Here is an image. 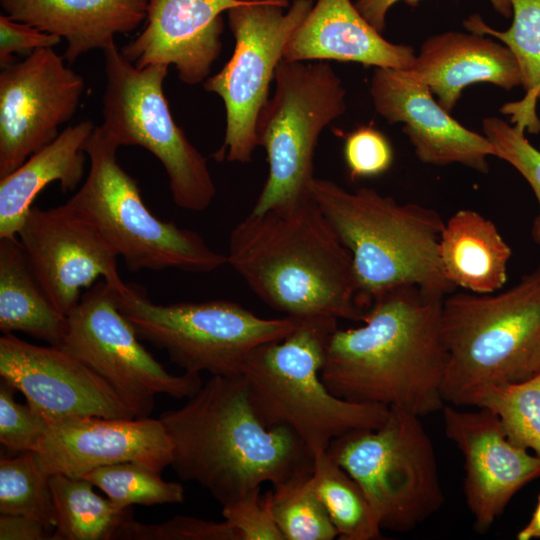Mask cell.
Here are the masks:
<instances>
[{
	"label": "cell",
	"mask_w": 540,
	"mask_h": 540,
	"mask_svg": "<svg viewBox=\"0 0 540 540\" xmlns=\"http://www.w3.org/2000/svg\"><path fill=\"white\" fill-rule=\"evenodd\" d=\"M470 406L492 411L510 442L540 456V373L523 382L485 387Z\"/></svg>",
	"instance_id": "31"
},
{
	"label": "cell",
	"mask_w": 540,
	"mask_h": 540,
	"mask_svg": "<svg viewBox=\"0 0 540 540\" xmlns=\"http://www.w3.org/2000/svg\"><path fill=\"white\" fill-rule=\"evenodd\" d=\"M344 160L352 179L375 177L393 163V149L386 136L372 125L350 132L344 142Z\"/></svg>",
	"instance_id": "37"
},
{
	"label": "cell",
	"mask_w": 540,
	"mask_h": 540,
	"mask_svg": "<svg viewBox=\"0 0 540 540\" xmlns=\"http://www.w3.org/2000/svg\"><path fill=\"white\" fill-rule=\"evenodd\" d=\"M313 0H247L229 9L228 25L235 45L223 68L203 82L224 103V142L218 161L246 164L258 146L257 122L269 99L276 68L291 35L313 6Z\"/></svg>",
	"instance_id": "12"
},
{
	"label": "cell",
	"mask_w": 540,
	"mask_h": 540,
	"mask_svg": "<svg viewBox=\"0 0 540 540\" xmlns=\"http://www.w3.org/2000/svg\"><path fill=\"white\" fill-rule=\"evenodd\" d=\"M274 81V93L257 122V143L265 149L268 176L254 214L287 209L310 198L319 137L347 109L342 80L325 61L282 59Z\"/></svg>",
	"instance_id": "8"
},
{
	"label": "cell",
	"mask_w": 540,
	"mask_h": 540,
	"mask_svg": "<svg viewBox=\"0 0 540 540\" xmlns=\"http://www.w3.org/2000/svg\"><path fill=\"white\" fill-rule=\"evenodd\" d=\"M34 453L49 476L80 478L92 469L122 462L161 472L171 466L173 442L160 418L75 417L50 423Z\"/></svg>",
	"instance_id": "18"
},
{
	"label": "cell",
	"mask_w": 540,
	"mask_h": 540,
	"mask_svg": "<svg viewBox=\"0 0 540 540\" xmlns=\"http://www.w3.org/2000/svg\"><path fill=\"white\" fill-rule=\"evenodd\" d=\"M260 488L222 506L224 521L234 529L239 540H285L265 496H260Z\"/></svg>",
	"instance_id": "38"
},
{
	"label": "cell",
	"mask_w": 540,
	"mask_h": 540,
	"mask_svg": "<svg viewBox=\"0 0 540 540\" xmlns=\"http://www.w3.org/2000/svg\"><path fill=\"white\" fill-rule=\"evenodd\" d=\"M312 480L339 539L381 538L379 520L364 490L326 451L314 454Z\"/></svg>",
	"instance_id": "29"
},
{
	"label": "cell",
	"mask_w": 540,
	"mask_h": 540,
	"mask_svg": "<svg viewBox=\"0 0 540 540\" xmlns=\"http://www.w3.org/2000/svg\"><path fill=\"white\" fill-rule=\"evenodd\" d=\"M443 300L411 284L376 295L363 325L329 336L321 372L327 388L348 401L400 407L419 417L441 410L448 362Z\"/></svg>",
	"instance_id": "1"
},
{
	"label": "cell",
	"mask_w": 540,
	"mask_h": 540,
	"mask_svg": "<svg viewBox=\"0 0 540 540\" xmlns=\"http://www.w3.org/2000/svg\"><path fill=\"white\" fill-rule=\"evenodd\" d=\"M511 256L496 225L480 213L461 209L445 222L439 258L446 279L456 288L476 294L501 290Z\"/></svg>",
	"instance_id": "25"
},
{
	"label": "cell",
	"mask_w": 540,
	"mask_h": 540,
	"mask_svg": "<svg viewBox=\"0 0 540 540\" xmlns=\"http://www.w3.org/2000/svg\"><path fill=\"white\" fill-rule=\"evenodd\" d=\"M55 512L51 540H111L132 518V507L118 508L94 492L84 478L53 474L49 478Z\"/></svg>",
	"instance_id": "28"
},
{
	"label": "cell",
	"mask_w": 540,
	"mask_h": 540,
	"mask_svg": "<svg viewBox=\"0 0 540 540\" xmlns=\"http://www.w3.org/2000/svg\"><path fill=\"white\" fill-rule=\"evenodd\" d=\"M95 126L82 121L65 128L50 144L0 179V238H15L37 195L58 182L63 192L73 191L84 176L85 144Z\"/></svg>",
	"instance_id": "24"
},
{
	"label": "cell",
	"mask_w": 540,
	"mask_h": 540,
	"mask_svg": "<svg viewBox=\"0 0 540 540\" xmlns=\"http://www.w3.org/2000/svg\"><path fill=\"white\" fill-rule=\"evenodd\" d=\"M247 0H150L146 26L121 54L136 68L174 65L185 84L204 82L222 50V14Z\"/></svg>",
	"instance_id": "20"
},
{
	"label": "cell",
	"mask_w": 540,
	"mask_h": 540,
	"mask_svg": "<svg viewBox=\"0 0 540 540\" xmlns=\"http://www.w3.org/2000/svg\"><path fill=\"white\" fill-rule=\"evenodd\" d=\"M115 539L124 540H239L225 521L215 522L178 515L158 524H143L132 518L119 528Z\"/></svg>",
	"instance_id": "36"
},
{
	"label": "cell",
	"mask_w": 540,
	"mask_h": 540,
	"mask_svg": "<svg viewBox=\"0 0 540 540\" xmlns=\"http://www.w3.org/2000/svg\"><path fill=\"white\" fill-rule=\"evenodd\" d=\"M227 264L268 306L303 321H362L352 257L310 198L248 214L231 231Z\"/></svg>",
	"instance_id": "3"
},
{
	"label": "cell",
	"mask_w": 540,
	"mask_h": 540,
	"mask_svg": "<svg viewBox=\"0 0 540 540\" xmlns=\"http://www.w3.org/2000/svg\"><path fill=\"white\" fill-rule=\"evenodd\" d=\"M60 347L107 381L138 417L151 414L156 395L188 399L203 384L199 374L169 373L143 347L119 309L116 290L104 280L90 287L67 315Z\"/></svg>",
	"instance_id": "13"
},
{
	"label": "cell",
	"mask_w": 540,
	"mask_h": 540,
	"mask_svg": "<svg viewBox=\"0 0 540 540\" xmlns=\"http://www.w3.org/2000/svg\"><path fill=\"white\" fill-rule=\"evenodd\" d=\"M61 37L44 32L32 25L0 15V66L13 63V55L29 56L42 48H52Z\"/></svg>",
	"instance_id": "39"
},
{
	"label": "cell",
	"mask_w": 540,
	"mask_h": 540,
	"mask_svg": "<svg viewBox=\"0 0 540 540\" xmlns=\"http://www.w3.org/2000/svg\"><path fill=\"white\" fill-rule=\"evenodd\" d=\"M150 0H0L5 15L64 38V59L104 50L146 19Z\"/></svg>",
	"instance_id": "23"
},
{
	"label": "cell",
	"mask_w": 540,
	"mask_h": 540,
	"mask_svg": "<svg viewBox=\"0 0 540 540\" xmlns=\"http://www.w3.org/2000/svg\"><path fill=\"white\" fill-rule=\"evenodd\" d=\"M312 473L273 485V489L264 495L285 540H332L338 537L314 489Z\"/></svg>",
	"instance_id": "30"
},
{
	"label": "cell",
	"mask_w": 540,
	"mask_h": 540,
	"mask_svg": "<svg viewBox=\"0 0 540 540\" xmlns=\"http://www.w3.org/2000/svg\"><path fill=\"white\" fill-rule=\"evenodd\" d=\"M116 294L138 337L192 374L239 375L254 348L285 338L301 323L288 316L262 318L228 300L156 304L136 284L125 283Z\"/></svg>",
	"instance_id": "10"
},
{
	"label": "cell",
	"mask_w": 540,
	"mask_h": 540,
	"mask_svg": "<svg viewBox=\"0 0 540 540\" xmlns=\"http://www.w3.org/2000/svg\"><path fill=\"white\" fill-rule=\"evenodd\" d=\"M66 329L67 316L36 280L18 237L0 238V330L23 332L60 347Z\"/></svg>",
	"instance_id": "26"
},
{
	"label": "cell",
	"mask_w": 540,
	"mask_h": 540,
	"mask_svg": "<svg viewBox=\"0 0 540 540\" xmlns=\"http://www.w3.org/2000/svg\"><path fill=\"white\" fill-rule=\"evenodd\" d=\"M52 48L0 73V179L53 142L76 112L85 83Z\"/></svg>",
	"instance_id": "14"
},
{
	"label": "cell",
	"mask_w": 540,
	"mask_h": 540,
	"mask_svg": "<svg viewBox=\"0 0 540 540\" xmlns=\"http://www.w3.org/2000/svg\"><path fill=\"white\" fill-rule=\"evenodd\" d=\"M399 1L415 5L420 0H356L355 6L373 27L382 32L385 28L388 11ZM489 2L500 15L507 18L512 15L510 0H489Z\"/></svg>",
	"instance_id": "40"
},
{
	"label": "cell",
	"mask_w": 540,
	"mask_h": 540,
	"mask_svg": "<svg viewBox=\"0 0 540 540\" xmlns=\"http://www.w3.org/2000/svg\"><path fill=\"white\" fill-rule=\"evenodd\" d=\"M159 418L173 442L177 476L198 483L222 506L265 482L313 472L312 451L292 429L262 423L240 375L211 376Z\"/></svg>",
	"instance_id": "2"
},
{
	"label": "cell",
	"mask_w": 540,
	"mask_h": 540,
	"mask_svg": "<svg viewBox=\"0 0 540 540\" xmlns=\"http://www.w3.org/2000/svg\"><path fill=\"white\" fill-rule=\"evenodd\" d=\"M370 95L381 117L389 124H402L421 162L458 163L488 173V158L496 157L489 139L455 120L407 69L374 68Z\"/></svg>",
	"instance_id": "19"
},
{
	"label": "cell",
	"mask_w": 540,
	"mask_h": 540,
	"mask_svg": "<svg viewBox=\"0 0 540 540\" xmlns=\"http://www.w3.org/2000/svg\"><path fill=\"white\" fill-rule=\"evenodd\" d=\"M36 280L55 307L68 315L80 302L81 290L98 278L120 290L115 250L89 226L59 206H33L17 235Z\"/></svg>",
	"instance_id": "16"
},
{
	"label": "cell",
	"mask_w": 540,
	"mask_h": 540,
	"mask_svg": "<svg viewBox=\"0 0 540 540\" xmlns=\"http://www.w3.org/2000/svg\"><path fill=\"white\" fill-rule=\"evenodd\" d=\"M445 435L464 457V494L478 532H486L512 497L540 477V456L514 445L487 408L444 405Z\"/></svg>",
	"instance_id": "17"
},
{
	"label": "cell",
	"mask_w": 540,
	"mask_h": 540,
	"mask_svg": "<svg viewBox=\"0 0 540 540\" xmlns=\"http://www.w3.org/2000/svg\"><path fill=\"white\" fill-rule=\"evenodd\" d=\"M483 134L496 151V157L514 167L532 188L539 212L532 227V240L540 247V151L525 137L524 131L495 116L486 117L482 122Z\"/></svg>",
	"instance_id": "34"
},
{
	"label": "cell",
	"mask_w": 540,
	"mask_h": 540,
	"mask_svg": "<svg viewBox=\"0 0 540 540\" xmlns=\"http://www.w3.org/2000/svg\"><path fill=\"white\" fill-rule=\"evenodd\" d=\"M309 195L351 254L364 311L376 295L399 285H416L442 298L456 290L442 271L439 242L445 221L436 210L400 203L372 188L348 191L316 177Z\"/></svg>",
	"instance_id": "4"
},
{
	"label": "cell",
	"mask_w": 540,
	"mask_h": 540,
	"mask_svg": "<svg viewBox=\"0 0 540 540\" xmlns=\"http://www.w3.org/2000/svg\"><path fill=\"white\" fill-rule=\"evenodd\" d=\"M0 376L49 423L89 416L138 417L107 381L61 347L39 346L4 334Z\"/></svg>",
	"instance_id": "15"
},
{
	"label": "cell",
	"mask_w": 540,
	"mask_h": 540,
	"mask_svg": "<svg viewBox=\"0 0 540 540\" xmlns=\"http://www.w3.org/2000/svg\"><path fill=\"white\" fill-rule=\"evenodd\" d=\"M80 478L103 491L121 509L132 505L179 504L184 501L182 484L165 481L160 472L138 462L101 466Z\"/></svg>",
	"instance_id": "32"
},
{
	"label": "cell",
	"mask_w": 540,
	"mask_h": 540,
	"mask_svg": "<svg viewBox=\"0 0 540 540\" xmlns=\"http://www.w3.org/2000/svg\"><path fill=\"white\" fill-rule=\"evenodd\" d=\"M337 322L328 317L301 321L285 338L254 348L239 374L262 423L292 429L313 454L326 451L339 436L381 426L389 414L383 405L340 398L323 382L326 346Z\"/></svg>",
	"instance_id": "5"
},
{
	"label": "cell",
	"mask_w": 540,
	"mask_h": 540,
	"mask_svg": "<svg viewBox=\"0 0 540 540\" xmlns=\"http://www.w3.org/2000/svg\"><path fill=\"white\" fill-rule=\"evenodd\" d=\"M420 418L389 407L381 426L339 436L326 450L362 487L382 530L410 531L444 503L434 447Z\"/></svg>",
	"instance_id": "9"
},
{
	"label": "cell",
	"mask_w": 540,
	"mask_h": 540,
	"mask_svg": "<svg viewBox=\"0 0 540 540\" xmlns=\"http://www.w3.org/2000/svg\"><path fill=\"white\" fill-rule=\"evenodd\" d=\"M513 21L504 31L489 26L480 15L473 14L463 21L470 31L491 36L512 52L518 64L525 96L505 104L501 111L512 116L515 126L524 132L537 133L540 120L536 103L540 99V0H510Z\"/></svg>",
	"instance_id": "27"
},
{
	"label": "cell",
	"mask_w": 540,
	"mask_h": 540,
	"mask_svg": "<svg viewBox=\"0 0 540 540\" xmlns=\"http://www.w3.org/2000/svg\"><path fill=\"white\" fill-rule=\"evenodd\" d=\"M103 53L106 85L102 125L119 146H141L160 161L178 207L205 210L216 195V187L207 159L191 144L171 114L163 91L168 67L136 68L115 42Z\"/></svg>",
	"instance_id": "11"
},
{
	"label": "cell",
	"mask_w": 540,
	"mask_h": 540,
	"mask_svg": "<svg viewBox=\"0 0 540 540\" xmlns=\"http://www.w3.org/2000/svg\"><path fill=\"white\" fill-rule=\"evenodd\" d=\"M46 474L34 452L0 460V514L25 515L53 533L55 512Z\"/></svg>",
	"instance_id": "33"
},
{
	"label": "cell",
	"mask_w": 540,
	"mask_h": 540,
	"mask_svg": "<svg viewBox=\"0 0 540 540\" xmlns=\"http://www.w3.org/2000/svg\"><path fill=\"white\" fill-rule=\"evenodd\" d=\"M287 42V61L355 62L374 68L409 69L416 53L386 40L351 0H313Z\"/></svg>",
	"instance_id": "21"
},
{
	"label": "cell",
	"mask_w": 540,
	"mask_h": 540,
	"mask_svg": "<svg viewBox=\"0 0 540 540\" xmlns=\"http://www.w3.org/2000/svg\"><path fill=\"white\" fill-rule=\"evenodd\" d=\"M407 70L448 112L470 85L490 83L506 90L522 86L518 64L508 47L474 32L447 31L430 36Z\"/></svg>",
	"instance_id": "22"
},
{
	"label": "cell",
	"mask_w": 540,
	"mask_h": 540,
	"mask_svg": "<svg viewBox=\"0 0 540 540\" xmlns=\"http://www.w3.org/2000/svg\"><path fill=\"white\" fill-rule=\"evenodd\" d=\"M119 144L101 125L85 144L89 170L82 186L63 205L89 226L130 271L176 269L213 272L227 263L196 231L157 218L145 205L137 181L117 161Z\"/></svg>",
	"instance_id": "7"
},
{
	"label": "cell",
	"mask_w": 540,
	"mask_h": 540,
	"mask_svg": "<svg viewBox=\"0 0 540 540\" xmlns=\"http://www.w3.org/2000/svg\"><path fill=\"white\" fill-rule=\"evenodd\" d=\"M540 538V494L537 504L527 525L517 534L518 540H531Z\"/></svg>",
	"instance_id": "42"
},
{
	"label": "cell",
	"mask_w": 540,
	"mask_h": 540,
	"mask_svg": "<svg viewBox=\"0 0 540 540\" xmlns=\"http://www.w3.org/2000/svg\"><path fill=\"white\" fill-rule=\"evenodd\" d=\"M441 332L448 352L442 395L451 405L470 406L485 387L540 373V265L503 291L447 295Z\"/></svg>",
	"instance_id": "6"
},
{
	"label": "cell",
	"mask_w": 540,
	"mask_h": 540,
	"mask_svg": "<svg viewBox=\"0 0 540 540\" xmlns=\"http://www.w3.org/2000/svg\"><path fill=\"white\" fill-rule=\"evenodd\" d=\"M50 533L38 520L16 514L0 515V540H46Z\"/></svg>",
	"instance_id": "41"
},
{
	"label": "cell",
	"mask_w": 540,
	"mask_h": 540,
	"mask_svg": "<svg viewBox=\"0 0 540 540\" xmlns=\"http://www.w3.org/2000/svg\"><path fill=\"white\" fill-rule=\"evenodd\" d=\"M13 386L0 384V442L20 453L36 452L50 423L27 403H18Z\"/></svg>",
	"instance_id": "35"
}]
</instances>
